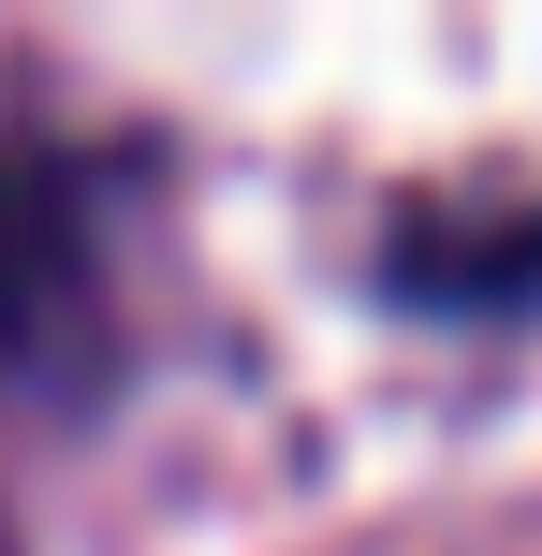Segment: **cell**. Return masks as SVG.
Masks as SVG:
<instances>
[{
	"mask_svg": "<svg viewBox=\"0 0 542 556\" xmlns=\"http://www.w3.org/2000/svg\"><path fill=\"white\" fill-rule=\"evenodd\" d=\"M381 278H396V307H440V323H542V205L411 220Z\"/></svg>",
	"mask_w": 542,
	"mask_h": 556,
	"instance_id": "7a4b0ae2",
	"label": "cell"
},
{
	"mask_svg": "<svg viewBox=\"0 0 542 556\" xmlns=\"http://www.w3.org/2000/svg\"><path fill=\"white\" fill-rule=\"evenodd\" d=\"M103 323V250L59 162L0 147V381H59Z\"/></svg>",
	"mask_w": 542,
	"mask_h": 556,
	"instance_id": "6da1fadb",
	"label": "cell"
}]
</instances>
